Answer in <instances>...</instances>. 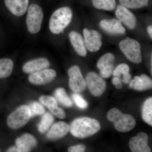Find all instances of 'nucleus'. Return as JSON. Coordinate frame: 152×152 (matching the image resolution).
Here are the masks:
<instances>
[{
    "label": "nucleus",
    "mask_w": 152,
    "mask_h": 152,
    "mask_svg": "<svg viewBox=\"0 0 152 152\" xmlns=\"http://www.w3.org/2000/svg\"><path fill=\"white\" fill-rule=\"evenodd\" d=\"M101 129L97 120L83 117L75 120L70 126L71 134L79 138H85L97 133Z\"/></svg>",
    "instance_id": "nucleus-1"
},
{
    "label": "nucleus",
    "mask_w": 152,
    "mask_h": 152,
    "mask_svg": "<svg viewBox=\"0 0 152 152\" xmlns=\"http://www.w3.org/2000/svg\"><path fill=\"white\" fill-rule=\"evenodd\" d=\"M72 10L69 7H63L58 9L52 14L49 23L51 32L58 34L70 23L72 19Z\"/></svg>",
    "instance_id": "nucleus-2"
},
{
    "label": "nucleus",
    "mask_w": 152,
    "mask_h": 152,
    "mask_svg": "<svg viewBox=\"0 0 152 152\" xmlns=\"http://www.w3.org/2000/svg\"><path fill=\"white\" fill-rule=\"evenodd\" d=\"M107 118L109 121L114 123L116 129L121 132H129L136 126V121L132 116L123 114L117 109H111Z\"/></svg>",
    "instance_id": "nucleus-3"
},
{
    "label": "nucleus",
    "mask_w": 152,
    "mask_h": 152,
    "mask_svg": "<svg viewBox=\"0 0 152 152\" xmlns=\"http://www.w3.org/2000/svg\"><path fill=\"white\" fill-rule=\"evenodd\" d=\"M119 47L123 53L132 62L137 64L141 62V46L137 41L127 38L120 42Z\"/></svg>",
    "instance_id": "nucleus-4"
},
{
    "label": "nucleus",
    "mask_w": 152,
    "mask_h": 152,
    "mask_svg": "<svg viewBox=\"0 0 152 152\" xmlns=\"http://www.w3.org/2000/svg\"><path fill=\"white\" fill-rule=\"evenodd\" d=\"M31 117L28 106L23 105L9 115L7 119V124L9 127L17 129L26 124Z\"/></svg>",
    "instance_id": "nucleus-5"
},
{
    "label": "nucleus",
    "mask_w": 152,
    "mask_h": 152,
    "mask_svg": "<svg viewBox=\"0 0 152 152\" xmlns=\"http://www.w3.org/2000/svg\"><path fill=\"white\" fill-rule=\"evenodd\" d=\"M44 14L40 7L36 4H32L28 9L26 24L28 31L36 34L41 29Z\"/></svg>",
    "instance_id": "nucleus-6"
},
{
    "label": "nucleus",
    "mask_w": 152,
    "mask_h": 152,
    "mask_svg": "<svg viewBox=\"0 0 152 152\" xmlns=\"http://www.w3.org/2000/svg\"><path fill=\"white\" fill-rule=\"evenodd\" d=\"M85 80L90 92L95 96H99L104 92L107 86L106 82L96 73H88Z\"/></svg>",
    "instance_id": "nucleus-7"
},
{
    "label": "nucleus",
    "mask_w": 152,
    "mask_h": 152,
    "mask_svg": "<svg viewBox=\"0 0 152 152\" xmlns=\"http://www.w3.org/2000/svg\"><path fill=\"white\" fill-rule=\"evenodd\" d=\"M69 77V86L76 93L81 92L86 89V80L80 68L77 66L71 67L68 71Z\"/></svg>",
    "instance_id": "nucleus-8"
},
{
    "label": "nucleus",
    "mask_w": 152,
    "mask_h": 152,
    "mask_svg": "<svg viewBox=\"0 0 152 152\" xmlns=\"http://www.w3.org/2000/svg\"><path fill=\"white\" fill-rule=\"evenodd\" d=\"M83 33L86 49L91 52L99 51L102 45L101 34L97 31L87 28L84 29Z\"/></svg>",
    "instance_id": "nucleus-9"
},
{
    "label": "nucleus",
    "mask_w": 152,
    "mask_h": 152,
    "mask_svg": "<svg viewBox=\"0 0 152 152\" xmlns=\"http://www.w3.org/2000/svg\"><path fill=\"white\" fill-rule=\"evenodd\" d=\"M56 75V73L52 69H45L31 74L28 77L29 81L36 85L45 84L52 81Z\"/></svg>",
    "instance_id": "nucleus-10"
},
{
    "label": "nucleus",
    "mask_w": 152,
    "mask_h": 152,
    "mask_svg": "<svg viewBox=\"0 0 152 152\" xmlns=\"http://www.w3.org/2000/svg\"><path fill=\"white\" fill-rule=\"evenodd\" d=\"M114 55L107 53L101 57L98 61L97 66L100 70V73L102 77L107 78L111 76L113 71Z\"/></svg>",
    "instance_id": "nucleus-11"
},
{
    "label": "nucleus",
    "mask_w": 152,
    "mask_h": 152,
    "mask_svg": "<svg viewBox=\"0 0 152 152\" xmlns=\"http://www.w3.org/2000/svg\"><path fill=\"white\" fill-rule=\"evenodd\" d=\"M148 137L144 132L139 133L133 137L129 142L130 148L133 152H150L151 149L148 145Z\"/></svg>",
    "instance_id": "nucleus-12"
},
{
    "label": "nucleus",
    "mask_w": 152,
    "mask_h": 152,
    "mask_svg": "<svg viewBox=\"0 0 152 152\" xmlns=\"http://www.w3.org/2000/svg\"><path fill=\"white\" fill-rule=\"evenodd\" d=\"M117 18L122 21L128 28L134 29L137 25V19L134 15L127 8L122 5H119L115 11Z\"/></svg>",
    "instance_id": "nucleus-13"
},
{
    "label": "nucleus",
    "mask_w": 152,
    "mask_h": 152,
    "mask_svg": "<svg viewBox=\"0 0 152 152\" xmlns=\"http://www.w3.org/2000/svg\"><path fill=\"white\" fill-rule=\"evenodd\" d=\"M100 26L104 31L111 34H124L126 32L118 19H104L101 20Z\"/></svg>",
    "instance_id": "nucleus-14"
},
{
    "label": "nucleus",
    "mask_w": 152,
    "mask_h": 152,
    "mask_svg": "<svg viewBox=\"0 0 152 152\" xmlns=\"http://www.w3.org/2000/svg\"><path fill=\"white\" fill-rule=\"evenodd\" d=\"M39 101L41 104L48 108L57 118L60 119H63L66 118L65 113L62 109L58 107L56 100L53 97L44 95L40 97Z\"/></svg>",
    "instance_id": "nucleus-15"
},
{
    "label": "nucleus",
    "mask_w": 152,
    "mask_h": 152,
    "mask_svg": "<svg viewBox=\"0 0 152 152\" xmlns=\"http://www.w3.org/2000/svg\"><path fill=\"white\" fill-rule=\"evenodd\" d=\"M50 63L45 58H39L30 61L24 65L23 70L26 74H32L46 69L50 66Z\"/></svg>",
    "instance_id": "nucleus-16"
},
{
    "label": "nucleus",
    "mask_w": 152,
    "mask_h": 152,
    "mask_svg": "<svg viewBox=\"0 0 152 152\" xmlns=\"http://www.w3.org/2000/svg\"><path fill=\"white\" fill-rule=\"evenodd\" d=\"M29 0H4L5 4L12 14L16 16L24 15L27 10Z\"/></svg>",
    "instance_id": "nucleus-17"
},
{
    "label": "nucleus",
    "mask_w": 152,
    "mask_h": 152,
    "mask_svg": "<svg viewBox=\"0 0 152 152\" xmlns=\"http://www.w3.org/2000/svg\"><path fill=\"white\" fill-rule=\"evenodd\" d=\"M16 144L20 152H29L36 146L37 141L32 135L26 134L17 139Z\"/></svg>",
    "instance_id": "nucleus-18"
},
{
    "label": "nucleus",
    "mask_w": 152,
    "mask_h": 152,
    "mask_svg": "<svg viewBox=\"0 0 152 152\" xmlns=\"http://www.w3.org/2000/svg\"><path fill=\"white\" fill-rule=\"evenodd\" d=\"M70 126L66 123L60 121L55 124L48 132L47 136L50 140H57L66 135Z\"/></svg>",
    "instance_id": "nucleus-19"
},
{
    "label": "nucleus",
    "mask_w": 152,
    "mask_h": 152,
    "mask_svg": "<svg viewBox=\"0 0 152 152\" xmlns=\"http://www.w3.org/2000/svg\"><path fill=\"white\" fill-rule=\"evenodd\" d=\"M69 38L72 45L78 54L82 57H86L87 54V49L82 36L77 32L72 31L69 34Z\"/></svg>",
    "instance_id": "nucleus-20"
},
{
    "label": "nucleus",
    "mask_w": 152,
    "mask_h": 152,
    "mask_svg": "<svg viewBox=\"0 0 152 152\" xmlns=\"http://www.w3.org/2000/svg\"><path fill=\"white\" fill-rule=\"evenodd\" d=\"M152 86L151 79L145 75H142L140 77L136 76L129 84L131 88L140 91L151 88Z\"/></svg>",
    "instance_id": "nucleus-21"
},
{
    "label": "nucleus",
    "mask_w": 152,
    "mask_h": 152,
    "mask_svg": "<svg viewBox=\"0 0 152 152\" xmlns=\"http://www.w3.org/2000/svg\"><path fill=\"white\" fill-rule=\"evenodd\" d=\"M13 67V62L10 59H0V79L6 78L10 75Z\"/></svg>",
    "instance_id": "nucleus-22"
},
{
    "label": "nucleus",
    "mask_w": 152,
    "mask_h": 152,
    "mask_svg": "<svg viewBox=\"0 0 152 152\" xmlns=\"http://www.w3.org/2000/svg\"><path fill=\"white\" fill-rule=\"evenodd\" d=\"M129 71L130 68L127 64H122L117 66L113 71V75L114 77H120L122 74L124 76L122 81L124 83L127 84L130 82L131 76L129 74Z\"/></svg>",
    "instance_id": "nucleus-23"
},
{
    "label": "nucleus",
    "mask_w": 152,
    "mask_h": 152,
    "mask_svg": "<svg viewBox=\"0 0 152 152\" xmlns=\"http://www.w3.org/2000/svg\"><path fill=\"white\" fill-rule=\"evenodd\" d=\"M93 6L99 10L106 11L113 10L115 8V0H92Z\"/></svg>",
    "instance_id": "nucleus-24"
},
{
    "label": "nucleus",
    "mask_w": 152,
    "mask_h": 152,
    "mask_svg": "<svg viewBox=\"0 0 152 152\" xmlns=\"http://www.w3.org/2000/svg\"><path fill=\"white\" fill-rule=\"evenodd\" d=\"M142 116L144 121L150 126H152V98L148 99L144 103Z\"/></svg>",
    "instance_id": "nucleus-25"
},
{
    "label": "nucleus",
    "mask_w": 152,
    "mask_h": 152,
    "mask_svg": "<svg viewBox=\"0 0 152 152\" xmlns=\"http://www.w3.org/2000/svg\"><path fill=\"white\" fill-rule=\"evenodd\" d=\"M55 96L57 100L63 105L66 107H71L72 106V102L63 88L57 89L55 91Z\"/></svg>",
    "instance_id": "nucleus-26"
},
{
    "label": "nucleus",
    "mask_w": 152,
    "mask_h": 152,
    "mask_svg": "<svg viewBox=\"0 0 152 152\" xmlns=\"http://www.w3.org/2000/svg\"><path fill=\"white\" fill-rule=\"evenodd\" d=\"M119 2L125 7L137 9L148 5L149 0H119Z\"/></svg>",
    "instance_id": "nucleus-27"
},
{
    "label": "nucleus",
    "mask_w": 152,
    "mask_h": 152,
    "mask_svg": "<svg viewBox=\"0 0 152 152\" xmlns=\"http://www.w3.org/2000/svg\"><path fill=\"white\" fill-rule=\"evenodd\" d=\"M53 117L50 113H47L43 116L40 123L38 125V130L41 133H44L49 129L54 121Z\"/></svg>",
    "instance_id": "nucleus-28"
},
{
    "label": "nucleus",
    "mask_w": 152,
    "mask_h": 152,
    "mask_svg": "<svg viewBox=\"0 0 152 152\" xmlns=\"http://www.w3.org/2000/svg\"><path fill=\"white\" fill-rule=\"evenodd\" d=\"M28 107L31 117L37 115H42L45 113V110L43 106L37 102L31 104Z\"/></svg>",
    "instance_id": "nucleus-29"
},
{
    "label": "nucleus",
    "mask_w": 152,
    "mask_h": 152,
    "mask_svg": "<svg viewBox=\"0 0 152 152\" xmlns=\"http://www.w3.org/2000/svg\"><path fill=\"white\" fill-rule=\"evenodd\" d=\"M72 96L74 102L79 108L82 109L86 108L88 107V103L80 95L77 94H74L72 95Z\"/></svg>",
    "instance_id": "nucleus-30"
},
{
    "label": "nucleus",
    "mask_w": 152,
    "mask_h": 152,
    "mask_svg": "<svg viewBox=\"0 0 152 152\" xmlns=\"http://www.w3.org/2000/svg\"><path fill=\"white\" fill-rule=\"evenodd\" d=\"M86 149V146L83 145H77L70 147L68 149V151L69 152H85Z\"/></svg>",
    "instance_id": "nucleus-31"
},
{
    "label": "nucleus",
    "mask_w": 152,
    "mask_h": 152,
    "mask_svg": "<svg viewBox=\"0 0 152 152\" xmlns=\"http://www.w3.org/2000/svg\"><path fill=\"white\" fill-rule=\"evenodd\" d=\"M112 83H113V84L115 85V86L121 83V80L120 77H114L113 78V80H112Z\"/></svg>",
    "instance_id": "nucleus-32"
},
{
    "label": "nucleus",
    "mask_w": 152,
    "mask_h": 152,
    "mask_svg": "<svg viewBox=\"0 0 152 152\" xmlns=\"http://www.w3.org/2000/svg\"><path fill=\"white\" fill-rule=\"evenodd\" d=\"M7 152H20L18 149V148L17 147H13L12 148H10L8 150Z\"/></svg>",
    "instance_id": "nucleus-33"
},
{
    "label": "nucleus",
    "mask_w": 152,
    "mask_h": 152,
    "mask_svg": "<svg viewBox=\"0 0 152 152\" xmlns=\"http://www.w3.org/2000/svg\"><path fill=\"white\" fill-rule=\"evenodd\" d=\"M147 31H148V33L151 37V39L152 38V25H150L147 28Z\"/></svg>",
    "instance_id": "nucleus-34"
},
{
    "label": "nucleus",
    "mask_w": 152,
    "mask_h": 152,
    "mask_svg": "<svg viewBox=\"0 0 152 152\" xmlns=\"http://www.w3.org/2000/svg\"><path fill=\"white\" fill-rule=\"evenodd\" d=\"M115 86L116 88H117V89H121L122 87V84L121 83H120L118 84L115 85Z\"/></svg>",
    "instance_id": "nucleus-35"
}]
</instances>
